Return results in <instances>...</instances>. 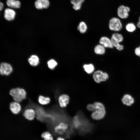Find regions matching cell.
<instances>
[{"label": "cell", "instance_id": "6da1fadb", "mask_svg": "<svg viewBox=\"0 0 140 140\" xmlns=\"http://www.w3.org/2000/svg\"><path fill=\"white\" fill-rule=\"evenodd\" d=\"M93 104L95 110L92 112L91 117L93 120H99L104 118L106 114V110L104 105L100 102H96Z\"/></svg>", "mask_w": 140, "mask_h": 140}, {"label": "cell", "instance_id": "7a4b0ae2", "mask_svg": "<svg viewBox=\"0 0 140 140\" xmlns=\"http://www.w3.org/2000/svg\"><path fill=\"white\" fill-rule=\"evenodd\" d=\"M10 94L15 101L19 102L25 99L27 96L26 90L24 88L19 87L12 89L10 91Z\"/></svg>", "mask_w": 140, "mask_h": 140}, {"label": "cell", "instance_id": "3957f363", "mask_svg": "<svg viewBox=\"0 0 140 140\" xmlns=\"http://www.w3.org/2000/svg\"><path fill=\"white\" fill-rule=\"evenodd\" d=\"M93 78L96 82L99 83L107 81L109 79V76L107 73L98 70L94 72Z\"/></svg>", "mask_w": 140, "mask_h": 140}, {"label": "cell", "instance_id": "277c9868", "mask_svg": "<svg viewBox=\"0 0 140 140\" xmlns=\"http://www.w3.org/2000/svg\"><path fill=\"white\" fill-rule=\"evenodd\" d=\"M110 30L115 31H121L122 28V24L120 20L118 18L114 17L109 20V24Z\"/></svg>", "mask_w": 140, "mask_h": 140}, {"label": "cell", "instance_id": "5b68a950", "mask_svg": "<svg viewBox=\"0 0 140 140\" xmlns=\"http://www.w3.org/2000/svg\"><path fill=\"white\" fill-rule=\"evenodd\" d=\"M130 9L127 6L122 5L120 6L117 10L118 16L122 19H126L129 16L128 12L130 11Z\"/></svg>", "mask_w": 140, "mask_h": 140}, {"label": "cell", "instance_id": "8992f818", "mask_svg": "<svg viewBox=\"0 0 140 140\" xmlns=\"http://www.w3.org/2000/svg\"><path fill=\"white\" fill-rule=\"evenodd\" d=\"M13 70L12 66L10 64L3 62L0 65V74L2 75H8L10 74Z\"/></svg>", "mask_w": 140, "mask_h": 140}, {"label": "cell", "instance_id": "52a82bcc", "mask_svg": "<svg viewBox=\"0 0 140 140\" xmlns=\"http://www.w3.org/2000/svg\"><path fill=\"white\" fill-rule=\"evenodd\" d=\"M23 115L25 118L29 121H32L36 117V113L35 110L32 108H26L23 113Z\"/></svg>", "mask_w": 140, "mask_h": 140}, {"label": "cell", "instance_id": "ba28073f", "mask_svg": "<svg viewBox=\"0 0 140 140\" xmlns=\"http://www.w3.org/2000/svg\"><path fill=\"white\" fill-rule=\"evenodd\" d=\"M58 100L59 106L61 108H65L69 104L70 98L67 94H62L59 96Z\"/></svg>", "mask_w": 140, "mask_h": 140}, {"label": "cell", "instance_id": "9c48e42d", "mask_svg": "<svg viewBox=\"0 0 140 140\" xmlns=\"http://www.w3.org/2000/svg\"><path fill=\"white\" fill-rule=\"evenodd\" d=\"M68 127V124L65 122H60L54 127L55 132L58 134L62 135L65 133Z\"/></svg>", "mask_w": 140, "mask_h": 140}, {"label": "cell", "instance_id": "30bf717a", "mask_svg": "<svg viewBox=\"0 0 140 140\" xmlns=\"http://www.w3.org/2000/svg\"><path fill=\"white\" fill-rule=\"evenodd\" d=\"M50 5V2L48 0H36L34 3L36 8L39 10L47 9Z\"/></svg>", "mask_w": 140, "mask_h": 140}, {"label": "cell", "instance_id": "8fae6325", "mask_svg": "<svg viewBox=\"0 0 140 140\" xmlns=\"http://www.w3.org/2000/svg\"><path fill=\"white\" fill-rule=\"evenodd\" d=\"M19 103L14 101L10 103V109L13 114H17L20 112L22 110V107Z\"/></svg>", "mask_w": 140, "mask_h": 140}, {"label": "cell", "instance_id": "7c38bea8", "mask_svg": "<svg viewBox=\"0 0 140 140\" xmlns=\"http://www.w3.org/2000/svg\"><path fill=\"white\" fill-rule=\"evenodd\" d=\"M16 15L15 11L11 9L7 8L4 11V17L5 19L8 21L13 20Z\"/></svg>", "mask_w": 140, "mask_h": 140}, {"label": "cell", "instance_id": "4fadbf2b", "mask_svg": "<svg viewBox=\"0 0 140 140\" xmlns=\"http://www.w3.org/2000/svg\"><path fill=\"white\" fill-rule=\"evenodd\" d=\"M99 43L105 48H111L114 47L111 39L106 36L101 37L100 39Z\"/></svg>", "mask_w": 140, "mask_h": 140}, {"label": "cell", "instance_id": "5bb4252c", "mask_svg": "<svg viewBox=\"0 0 140 140\" xmlns=\"http://www.w3.org/2000/svg\"><path fill=\"white\" fill-rule=\"evenodd\" d=\"M122 101L124 104L127 106H131L134 103V100L130 95L126 94L122 98Z\"/></svg>", "mask_w": 140, "mask_h": 140}, {"label": "cell", "instance_id": "9a60e30c", "mask_svg": "<svg viewBox=\"0 0 140 140\" xmlns=\"http://www.w3.org/2000/svg\"><path fill=\"white\" fill-rule=\"evenodd\" d=\"M38 103L41 105L45 106L50 103L51 99L48 96L40 95L38 97Z\"/></svg>", "mask_w": 140, "mask_h": 140}, {"label": "cell", "instance_id": "2e32d148", "mask_svg": "<svg viewBox=\"0 0 140 140\" xmlns=\"http://www.w3.org/2000/svg\"><path fill=\"white\" fill-rule=\"evenodd\" d=\"M6 4L9 7L14 9L19 8L21 5L20 2L17 0H7Z\"/></svg>", "mask_w": 140, "mask_h": 140}, {"label": "cell", "instance_id": "e0dca14e", "mask_svg": "<svg viewBox=\"0 0 140 140\" xmlns=\"http://www.w3.org/2000/svg\"><path fill=\"white\" fill-rule=\"evenodd\" d=\"M85 0H71L70 2L73 5L72 8L75 10H80L82 4L84 2Z\"/></svg>", "mask_w": 140, "mask_h": 140}, {"label": "cell", "instance_id": "ac0fdd59", "mask_svg": "<svg viewBox=\"0 0 140 140\" xmlns=\"http://www.w3.org/2000/svg\"><path fill=\"white\" fill-rule=\"evenodd\" d=\"M94 52L96 54L103 55L106 52L105 47L100 44H97L94 47Z\"/></svg>", "mask_w": 140, "mask_h": 140}, {"label": "cell", "instance_id": "d6986e66", "mask_svg": "<svg viewBox=\"0 0 140 140\" xmlns=\"http://www.w3.org/2000/svg\"><path fill=\"white\" fill-rule=\"evenodd\" d=\"M83 67L85 71L89 74L93 73L95 70L94 66L92 64H84L83 65Z\"/></svg>", "mask_w": 140, "mask_h": 140}, {"label": "cell", "instance_id": "ffe728a7", "mask_svg": "<svg viewBox=\"0 0 140 140\" xmlns=\"http://www.w3.org/2000/svg\"><path fill=\"white\" fill-rule=\"evenodd\" d=\"M77 29L81 33H85L87 29V26L86 23L83 21L80 22L77 27Z\"/></svg>", "mask_w": 140, "mask_h": 140}, {"label": "cell", "instance_id": "44dd1931", "mask_svg": "<svg viewBox=\"0 0 140 140\" xmlns=\"http://www.w3.org/2000/svg\"><path fill=\"white\" fill-rule=\"evenodd\" d=\"M28 61L31 65L35 66L39 64V59L37 56L33 55L29 58Z\"/></svg>", "mask_w": 140, "mask_h": 140}, {"label": "cell", "instance_id": "7402d4cb", "mask_svg": "<svg viewBox=\"0 0 140 140\" xmlns=\"http://www.w3.org/2000/svg\"><path fill=\"white\" fill-rule=\"evenodd\" d=\"M44 140H54V138L52 134L48 131L43 132L41 135Z\"/></svg>", "mask_w": 140, "mask_h": 140}, {"label": "cell", "instance_id": "603a6c76", "mask_svg": "<svg viewBox=\"0 0 140 140\" xmlns=\"http://www.w3.org/2000/svg\"><path fill=\"white\" fill-rule=\"evenodd\" d=\"M110 39L114 47H115L117 50L121 51L123 49V46L120 44V43L116 40L113 37H111Z\"/></svg>", "mask_w": 140, "mask_h": 140}, {"label": "cell", "instance_id": "cb8c5ba5", "mask_svg": "<svg viewBox=\"0 0 140 140\" xmlns=\"http://www.w3.org/2000/svg\"><path fill=\"white\" fill-rule=\"evenodd\" d=\"M126 30L129 32H134L136 29L135 25L133 23H128L125 26Z\"/></svg>", "mask_w": 140, "mask_h": 140}, {"label": "cell", "instance_id": "d4e9b609", "mask_svg": "<svg viewBox=\"0 0 140 140\" xmlns=\"http://www.w3.org/2000/svg\"><path fill=\"white\" fill-rule=\"evenodd\" d=\"M112 37L119 43L122 42L124 39L123 36L121 34L117 33H113Z\"/></svg>", "mask_w": 140, "mask_h": 140}, {"label": "cell", "instance_id": "484cf974", "mask_svg": "<svg viewBox=\"0 0 140 140\" xmlns=\"http://www.w3.org/2000/svg\"><path fill=\"white\" fill-rule=\"evenodd\" d=\"M47 64L48 67L51 69H53L57 65V62L54 60L51 59L47 62Z\"/></svg>", "mask_w": 140, "mask_h": 140}, {"label": "cell", "instance_id": "4316f807", "mask_svg": "<svg viewBox=\"0 0 140 140\" xmlns=\"http://www.w3.org/2000/svg\"><path fill=\"white\" fill-rule=\"evenodd\" d=\"M79 118L77 116L75 117L73 120V125L76 128H78L81 124V122Z\"/></svg>", "mask_w": 140, "mask_h": 140}, {"label": "cell", "instance_id": "83f0119b", "mask_svg": "<svg viewBox=\"0 0 140 140\" xmlns=\"http://www.w3.org/2000/svg\"><path fill=\"white\" fill-rule=\"evenodd\" d=\"M86 108L87 110L93 112L95 110V107L93 104H88Z\"/></svg>", "mask_w": 140, "mask_h": 140}, {"label": "cell", "instance_id": "f1b7e54d", "mask_svg": "<svg viewBox=\"0 0 140 140\" xmlns=\"http://www.w3.org/2000/svg\"><path fill=\"white\" fill-rule=\"evenodd\" d=\"M135 53L136 55L140 57V49L139 47L135 48Z\"/></svg>", "mask_w": 140, "mask_h": 140}, {"label": "cell", "instance_id": "f546056e", "mask_svg": "<svg viewBox=\"0 0 140 140\" xmlns=\"http://www.w3.org/2000/svg\"><path fill=\"white\" fill-rule=\"evenodd\" d=\"M3 3L0 2V11H2L3 8Z\"/></svg>", "mask_w": 140, "mask_h": 140}, {"label": "cell", "instance_id": "4dcf8cb0", "mask_svg": "<svg viewBox=\"0 0 140 140\" xmlns=\"http://www.w3.org/2000/svg\"><path fill=\"white\" fill-rule=\"evenodd\" d=\"M56 140H65V138L61 137H59L56 139Z\"/></svg>", "mask_w": 140, "mask_h": 140}, {"label": "cell", "instance_id": "1f68e13d", "mask_svg": "<svg viewBox=\"0 0 140 140\" xmlns=\"http://www.w3.org/2000/svg\"><path fill=\"white\" fill-rule=\"evenodd\" d=\"M137 26L138 27L140 28V22L139 21L137 23Z\"/></svg>", "mask_w": 140, "mask_h": 140}, {"label": "cell", "instance_id": "d6a6232c", "mask_svg": "<svg viewBox=\"0 0 140 140\" xmlns=\"http://www.w3.org/2000/svg\"><path fill=\"white\" fill-rule=\"evenodd\" d=\"M138 20H139V21L140 22V16L139 17V18Z\"/></svg>", "mask_w": 140, "mask_h": 140}, {"label": "cell", "instance_id": "836d02e7", "mask_svg": "<svg viewBox=\"0 0 140 140\" xmlns=\"http://www.w3.org/2000/svg\"><path fill=\"white\" fill-rule=\"evenodd\" d=\"M139 48L140 49V46H139Z\"/></svg>", "mask_w": 140, "mask_h": 140}]
</instances>
